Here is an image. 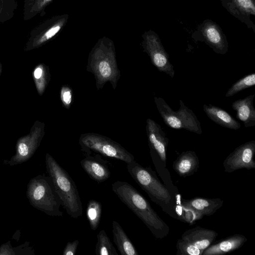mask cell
Segmentation results:
<instances>
[{"instance_id": "6da1fadb", "label": "cell", "mask_w": 255, "mask_h": 255, "mask_svg": "<svg viewBox=\"0 0 255 255\" xmlns=\"http://www.w3.org/2000/svg\"><path fill=\"white\" fill-rule=\"evenodd\" d=\"M112 190L149 229L155 237L162 239L168 234V225L160 218L147 200L130 184L117 181Z\"/></svg>"}, {"instance_id": "7a4b0ae2", "label": "cell", "mask_w": 255, "mask_h": 255, "mask_svg": "<svg viewBox=\"0 0 255 255\" xmlns=\"http://www.w3.org/2000/svg\"><path fill=\"white\" fill-rule=\"evenodd\" d=\"M86 70L92 73L96 80L98 90L109 82L116 89L121 77L113 41L104 37L100 39L89 53Z\"/></svg>"}, {"instance_id": "3957f363", "label": "cell", "mask_w": 255, "mask_h": 255, "mask_svg": "<svg viewBox=\"0 0 255 255\" xmlns=\"http://www.w3.org/2000/svg\"><path fill=\"white\" fill-rule=\"evenodd\" d=\"M46 168L52 180L61 205L72 218L82 216L83 206L75 183L68 172L48 153L45 156Z\"/></svg>"}, {"instance_id": "277c9868", "label": "cell", "mask_w": 255, "mask_h": 255, "mask_svg": "<svg viewBox=\"0 0 255 255\" xmlns=\"http://www.w3.org/2000/svg\"><path fill=\"white\" fill-rule=\"evenodd\" d=\"M30 204L34 208L51 216L61 217V201L48 176L38 175L30 180L26 191Z\"/></svg>"}, {"instance_id": "5b68a950", "label": "cell", "mask_w": 255, "mask_h": 255, "mask_svg": "<svg viewBox=\"0 0 255 255\" xmlns=\"http://www.w3.org/2000/svg\"><path fill=\"white\" fill-rule=\"evenodd\" d=\"M127 169L131 177L152 201L161 207L170 203L172 197L169 190L150 168L143 167L134 160L127 164Z\"/></svg>"}, {"instance_id": "8992f818", "label": "cell", "mask_w": 255, "mask_h": 255, "mask_svg": "<svg viewBox=\"0 0 255 255\" xmlns=\"http://www.w3.org/2000/svg\"><path fill=\"white\" fill-rule=\"evenodd\" d=\"M79 143L82 151L87 155L94 152L104 156L121 160L127 164L135 160L133 155L120 144L99 133H82L79 137Z\"/></svg>"}, {"instance_id": "52a82bcc", "label": "cell", "mask_w": 255, "mask_h": 255, "mask_svg": "<svg viewBox=\"0 0 255 255\" xmlns=\"http://www.w3.org/2000/svg\"><path fill=\"white\" fill-rule=\"evenodd\" d=\"M154 99L157 110L168 127L184 129L197 134L202 133L200 123L196 116L182 100H179V109L174 111L163 98L155 97Z\"/></svg>"}, {"instance_id": "ba28073f", "label": "cell", "mask_w": 255, "mask_h": 255, "mask_svg": "<svg viewBox=\"0 0 255 255\" xmlns=\"http://www.w3.org/2000/svg\"><path fill=\"white\" fill-rule=\"evenodd\" d=\"M44 134V123L36 121L29 133L18 139L15 146V153L5 164L14 166L30 159L40 145Z\"/></svg>"}, {"instance_id": "9c48e42d", "label": "cell", "mask_w": 255, "mask_h": 255, "mask_svg": "<svg viewBox=\"0 0 255 255\" xmlns=\"http://www.w3.org/2000/svg\"><path fill=\"white\" fill-rule=\"evenodd\" d=\"M142 46L143 50L149 56L151 62L160 71L170 77L175 75L173 66L169 59V55L165 51L158 34L149 30L142 35Z\"/></svg>"}, {"instance_id": "30bf717a", "label": "cell", "mask_w": 255, "mask_h": 255, "mask_svg": "<svg viewBox=\"0 0 255 255\" xmlns=\"http://www.w3.org/2000/svg\"><path fill=\"white\" fill-rule=\"evenodd\" d=\"M67 19V15L54 16L37 25L30 32L24 51L38 48L46 43L61 31Z\"/></svg>"}, {"instance_id": "8fae6325", "label": "cell", "mask_w": 255, "mask_h": 255, "mask_svg": "<svg viewBox=\"0 0 255 255\" xmlns=\"http://www.w3.org/2000/svg\"><path fill=\"white\" fill-rule=\"evenodd\" d=\"M196 41L205 42L217 54H225L228 51V42L221 27L210 19L204 20L198 25L192 34Z\"/></svg>"}, {"instance_id": "7c38bea8", "label": "cell", "mask_w": 255, "mask_h": 255, "mask_svg": "<svg viewBox=\"0 0 255 255\" xmlns=\"http://www.w3.org/2000/svg\"><path fill=\"white\" fill-rule=\"evenodd\" d=\"M255 141H249L237 147L225 159L223 166L226 172L243 168H255Z\"/></svg>"}, {"instance_id": "4fadbf2b", "label": "cell", "mask_w": 255, "mask_h": 255, "mask_svg": "<svg viewBox=\"0 0 255 255\" xmlns=\"http://www.w3.org/2000/svg\"><path fill=\"white\" fill-rule=\"evenodd\" d=\"M146 131L151 156L157 155L164 163L169 139L160 125L150 118L146 120Z\"/></svg>"}, {"instance_id": "5bb4252c", "label": "cell", "mask_w": 255, "mask_h": 255, "mask_svg": "<svg viewBox=\"0 0 255 255\" xmlns=\"http://www.w3.org/2000/svg\"><path fill=\"white\" fill-rule=\"evenodd\" d=\"M222 6L254 32L255 25L251 17L255 15V0H220Z\"/></svg>"}, {"instance_id": "9a60e30c", "label": "cell", "mask_w": 255, "mask_h": 255, "mask_svg": "<svg viewBox=\"0 0 255 255\" xmlns=\"http://www.w3.org/2000/svg\"><path fill=\"white\" fill-rule=\"evenodd\" d=\"M217 236L218 233L214 230L196 227L186 230L181 239L197 247L203 253L214 243Z\"/></svg>"}, {"instance_id": "2e32d148", "label": "cell", "mask_w": 255, "mask_h": 255, "mask_svg": "<svg viewBox=\"0 0 255 255\" xmlns=\"http://www.w3.org/2000/svg\"><path fill=\"white\" fill-rule=\"evenodd\" d=\"M247 241L245 236L236 234L220 241L212 243L202 253V255H219L234 251L241 248Z\"/></svg>"}, {"instance_id": "e0dca14e", "label": "cell", "mask_w": 255, "mask_h": 255, "mask_svg": "<svg viewBox=\"0 0 255 255\" xmlns=\"http://www.w3.org/2000/svg\"><path fill=\"white\" fill-rule=\"evenodd\" d=\"M181 204L193 210L202 217L203 216L214 214L223 206V200L219 198H194L190 200H183Z\"/></svg>"}, {"instance_id": "ac0fdd59", "label": "cell", "mask_w": 255, "mask_h": 255, "mask_svg": "<svg viewBox=\"0 0 255 255\" xmlns=\"http://www.w3.org/2000/svg\"><path fill=\"white\" fill-rule=\"evenodd\" d=\"M255 94L234 101L232 107L236 112V117L246 128L255 126V109L253 105Z\"/></svg>"}, {"instance_id": "d6986e66", "label": "cell", "mask_w": 255, "mask_h": 255, "mask_svg": "<svg viewBox=\"0 0 255 255\" xmlns=\"http://www.w3.org/2000/svg\"><path fill=\"white\" fill-rule=\"evenodd\" d=\"M80 164L87 174L97 182H104L110 177L108 166L97 158L89 155L81 160Z\"/></svg>"}, {"instance_id": "ffe728a7", "label": "cell", "mask_w": 255, "mask_h": 255, "mask_svg": "<svg viewBox=\"0 0 255 255\" xmlns=\"http://www.w3.org/2000/svg\"><path fill=\"white\" fill-rule=\"evenodd\" d=\"M199 159L193 151L182 152L174 161L173 168L177 174L182 177L190 176L198 169Z\"/></svg>"}, {"instance_id": "44dd1931", "label": "cell", "mask_w": 255, "mask_h": 255, "mask_svg": "<svg viewBox=\"0 0 255 255\" xmlns=\"http://www.w3.org/2000/svg\"><path fill=\"white\" fill-rule=\"evenodd\" d=\"M203 111L208 118L222 127L237 130L241 127L240 123L224 109L212 105H203Z\"/></svg>"}, {"instance_id": "7402d4cb", "label": "cell", "mask_w": 255, "mask_h": 255, "mask_svg": "<svg viewBox=\"0 0 255 255\" xmlns=\"http://www.w3.org/2000/svg\"><path fill=\"white\" fill-rule=\"evenodd\" d=\"M114 242L121 255H138V253L125 231L116 221L112 223Z\"/></svg>"}, {"instance_id": "603a6c76", "label": "cell", "mask_w": 255, "mask_h": 255, "mask_svg": "<svg viewBox=\"0 0 255 255\" xmlns=\"http://www.w3.org/2000/svg\"><path fill=\"white\" fill-rule=\"evenodd\" d=\"M53 0H24L23 6V19L29 20L37 15L45 14V9Z\"/></svg>"}, {"instance_id": "cb8c5ba5", "label": "cell", "mask_w": 255, "mask_h": 255, "mask_svg": "<svg viewBox=\"0 0 255 255\" xmlns=\"http://www.w3.org/2000/svg\"><path fill=\"white\" fill-rule=\"evenodd\" d=\"M32 77L38 95H42L50 80L49 67L43 63L38 64L33 70Z\"/></svg>"}, {"instance_id": "d4e9b609", "label": "cell", "mask_w": 255, "mask_h": 255, "mask_svg": "<svg viewBox=\"0 0 255 255\" xmlns=\"http://www.w3.org/2000/svg\"><path fill=\"white\" fill-rule=\"evenodd\" d=\"M97 237V243L95 248V253L97 255H118L104 230H101Z\"/></svg>"}, {"instance_id": "484cf974", "label": "cell", "mask_w": 255, "mask_h": 255, "mask_svg": "<svg viewBox=\"0 0 255 255\" xmlns=\"http://www.w3.org/2000/svg\"><path fill=\"white\" fill-rule=\"evenodd\" d=\"M101 204L94 199L88 201L86 216L92 230H96L99 225L102 215Z\"/></svg>"}, {"instance_id": "4316f807", "label": "cell", "mask_w": 255, "mask_h": 255, "mask_svg": "<svg viewBox=\"0 0 255 255\" xmlns=\"http://www.w3.org/2000/svg\"><path fill=\"white\" fill-rule=\"evenodd\" d=\"M255 85V73H253L243 77L228 89L226 97H230L237 94L239 92L247 88L254 86Z\"/></svg>"}, {"instance_id": "83f0119b", "label": "cell", "mask_w": 255, "mask_h": 255, "mask_svg": "<svg viewBox=\"0 0 255 255\" xmlns=\"http://www.w3.org/2000/svg\"><path fill=\"white\" fill-rule=\"evenodd\" d=\"M0 22L3 23L13 17L17 6V0H0Z\"/></svg>"}, {"instance_id": "f1b7e54d", "label": "cell", "mask_w": 255, "mask_h": 255, "mask_svg": "<svg viewBox=\"0 0 255 255\" xmlns=\"http://www.w3.org/2000/svg\"><path fill=\"white\" fill-rule=\"evenodd\" d=\"M176 249V254L179 255H202V254L197 247L181 238L177 241Z\"/></svg>"}, {"instance_id": "f546056e", "label": "cell", "mask_w": 255, "mask_h": 255, "mask_svg": "<svg viewBox=\"0 0 255 255\" xmlns=\"http://www.w3.org/2000/svg\"><path fill=\"white\" fill-rule=\"evenodd\" d=\"M60 99L63 106L66 109L70 108L73 101V91L67 85L63 86L60 90Z\"/></svg>"}, {"instance_id": "4dcf8cb0", "label": "cell", "mask_w": 255, "mask_h": 255, "mask_svg": "<svg viewBox=\"0 0 255 255\" xmlns=\"http://www.w3.org/2000/svg\"><path fill=\"white\" fill-rule=\"evenodd\" d=\"M79 244L78 240H76L72 242H68L65 246L63 253V255H75Z\"/></svg>"}, {"instance_id": "1f68e13d", "label": "cell", "mask_w": 255, "mask_h": 255, "mask_svg": "<svg viewBox=\"0 0 255 255\" xmlns=\"http://www.w3.org/2000/svg\"><path fill=\"white\" fill-rule=\"evenodd\" d=\"M14 248L11 247L9 242L2 244L0 247V255H16Z\"/></svg>"}, {"instance_id": "d6a6232c", "label": "cell", "mask_w": 255, "mask_h": 255, "mask_svg": "<svg viewBox=\"0 0 255 255\" xmlns=\"http://www.w3.org/2000/svg\"><path fill=\"white\" fill-rule=\"evenodd\" d=\"M1 70H2V66H1V64L0 61V75L1 72Z\"/></svg>"}, {"instance_id": "836d02e7", "label": "cell", "mask_w": 255, "mask_h": 255, "mask_svg": "<svg viewBox=\"0 0 255 255\" xmlns=\"http://www.w3.org/2000/svg\"><path fill=\"white\" fill-rule=\"evenodd\" d=\"M0 8H1V6H0Z\"/></svg>"}]
</instances>
